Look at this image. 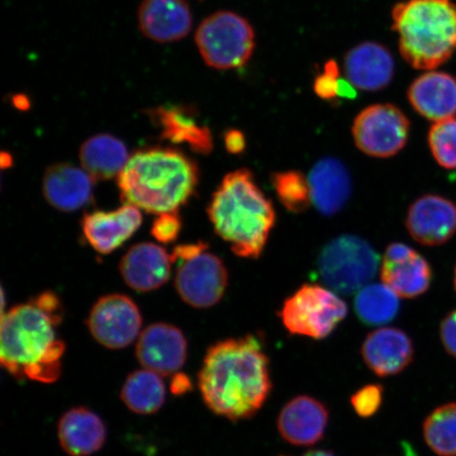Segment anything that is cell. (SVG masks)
Instances as JSON below:
<instances>
[{
    "label": "cell",
    "instance_id": "36",
    "mask_svg": "<svg viewBox=\"0 0 456 456\" xmlns=\"http://www.w3.org/2000/svg\"><path fill=\"white\" fill-rule=\"evenodd\" d=\"M208 248V244L203 242L178 245V247L175 248L174 252L171 253V256H173L174 264L176 261L183 262L195 258L196 256L203 253Z\"/></svg>",
    "mask_w": 456,
    "mask_h": 456
},
{
    "label": "cell",
    "instance_id": "20",
    "mask_svg": "<svg viewBox=\"0 0 456 456\" xmlns=\"http://www.w3.org/2000/svg\"><path fill=\"white\" fill-rule=\"evenodd\" d=\"M174 265L173 256L155 243H139L130 248L119 265L124 281L138 292L161 288L167 283Z\"/></svg>",
    "mask_w": 456,
    "mask_h": 456
},
{
    "label": "cell",
    "instance_id": "29",
    "mask_svg": "<svg viewBox=\"0 0 456 456\" xmlns=\"http://www.w3.org/2000/svg\"><path fill=\"white\" fill-rule=\"evenodd\" d=\"M425 442L437 455L456 456V403L438 407L425 420Z\"/></svg>",
    "mask_w": 456,
    "mask_h": 456
},
{
    "label": "cell",
    "instance_id": "22",
    "mask_svg": "<svg viewBox=\"0 0 456 456\" xmlns=\"http://www.w3.org/2000/svg\"><path fill=\"white\" fill-rule=\"evenodd\" d=\"M307 179L312 202L319 213L330 216L345 208L352 193V179L349 170L339 159H319Z\"/></svg>",
    "mask_w": 456,
    "mask_h": 456
},
{
    "label": "cell",
    "instance_id": "32",
    "mask_svg": "<svg viewBox=\"0 0 456 456\" xmlns=\"http://www.w3.org/2000/svg\"><path fill=\"white\" fill-rule=\"evenodd\" d=\"M384 387L368 385L358 390L351 398L353 409L361 418L367 419L379 411L383 403Z\"/></svg>",
    "mask_w": 456,
    "mask_h": 456
},
{
    "label": "cell",
    "instance_id": "17",
    "mask_svg": "<svg viewBox=\"0 0 456 456\" xmlns=\"http://www.w3.org/2000/svg\"><path fill=\"white\" fill-rule=\"evenodd\" d=\"M362 356L369 369L380 378L396 375L412 362L413 342L402 330L381 328L364 339Z\"/></svg>",
    "mask_w": 456,
    "mask_h": 456
},
{
    "label": "cell",
    "instance_id": "31",
    "mask_svg": "<svg viewBox=\"0 0 456 456\" xmlns=\"http://www.w3.org/2000/svg\"><path fill=\"white\" fill-rule=\"evenodd\" d=\"M436 161L446 169H456V118H450L432 125L428 134Z\"/></svg>",
    "mask_w": 456,
    "mask_h": 456
},
{
    "label": "cell",
    "instance_id": "23",
    "mask_svg": "<svg viewBox=\"0 0 456 456\" xmlns=\"http://www.w3.org/2000/svg\"><path fill=\"white\" fill-rule=\"evenodd\" d=\"M416 112L438 122L456 114V78L452 74L429 71L416 78L408 90Z\"/></svg>",
    "mask_w": 456,
    "mask_h": 456
},
{
    "label": "cell",
    "instance_id": "4",
    "mask_svg": "<svg viewBox=\"0 0 456 456\" xmlns=\"http://www.w3.org/2000/svg\"><path fill=\"white\" fill-rule=\"evenodd\" d=\"M198 181L197 164L168 148L135 152L118 176L125 204L158 216L178 212L195 192Z\"/></svg>",
    "mask_w": 456,
    "mask_h": 456
},
{
    "label": "cell",
    "instance_id": "25",
    "mask_svg": "<svg viewBox=\"0 0 456 456\" xmlns=\"http://www.w3.org/2000/svg\"><path fill=\"white\" fill-rule=\"evenodd\" d=\"M57 435L68 455L89 456L104 446L106 427L89 409L73 408L61 416Z\"/></svg>",
    "mask_w": 456,
    "mask_h": 456
},
{
    "label": "cell",
    "instance_id": "26",
    "mask_svg": "<svg viewBox=\"0 0 456 456\" xmlns=\"http://www.w3.org/2000/svg\"><path fill=\"white\" fill-rule=\"evenodd\" d=\"M129 158L124 142L110 134L91 136L79 150L82 168L94 180H110L118 176Z\"/></svg>",
    "mask_w": 456,
    "mask_h": 456
},
{
    "label": "cell",
    "instance_id": "21",
    "mask_svg": "<svg viewBox=\"0 0 456 456\" xmlns=\"http://www.w3.org/2000/svg\"><path fill=\"white\" fill-rule=\"evenodd\" d=\"M395 59L385 45L367 42L355 45L345 57L346 79L357 89L379 91L395 77Z\"/></svg>",
    "mask_w": 456,
    "mask_h": 456
},
{
    "label": "cell",
    "instance_id": "38",
    "mask_svg": "<svg viewBox=\"0 0 456 456\" xmlns=\"http://www.w3.org/2000/svg\"><path fill=\"white\" fill-rule=\"evenodd\" d=\"M191 385L190 379L183 374H176L171 384V390L175 395H183L188 389H191Z\"/></svg>",
    "mask_w": 456,
    "mask_h": 456
},
{
    "label": "cell",
    "instance_id": "27",
    "mask_svg": "<svg viewBox=\"0 0 456 456\" xmlns=\"http://www.w3.org/2000/svg\"><path fill=\"white\" fill-rule=\"evenodd\" d=\"M167 390L161 375L142 368L131 373L122 387L125 406L136 414L147 415L162 408Z\"/></svg>",
    "mask_w": 456,
    "mask_h": 456
},
{
    "label": "cell",
    "instance_id": "5",
    "mask_svg": "<svg viewBox=\"0 0 456 456\" xmlns=\"http://www.w3.org/2000/svg\"><path fill=\"white\" fill-rule=\"evenodd\" d=\"M399 53L410 66L433 70L456 53V4L452 0H406L392 10Z\"/></svg>",
    "mask_w": 456,
    "mask_h": 456
},
{
    "label": "cell",
    "instance_id": "42",
    "mask_svg": "<svg viewBox=\"0 0 456 456\" xmlns=\"http://www.w3.org/2000/svg\"><path fill=\"white\" fill-rule=\"evenodd\" d=\"M11 163H12V158H11L9 153L3 152L2 153V165H3V167H10Z\"/></svg>",
    "mask_w": 456,
    "mask_h": 456
},
{
    "label": "cell",
    "instance_id": "9",
    "mask_svg": "<svg viewBox=\"0 0 456 456\" xmlns=\"http://www.w3.org/2000/svg\"><path fill=\"white\" fill-rule=\"evenodd\" d=\"M352 134L358 150L366 155L391 158L407 145L410 121L395 105H370L357 114Z\"/></svg>",
    "mask_w": 456,
    "mask_h": 456
},
{
    "label": "cell",
    "instance_id": "1",
    "mask_svg": "<svg viewBox=\"0 0 456 456\" xmlns=\"http://www.w3.org/2000/svg\"><path fill=\"white\" fill-rule=\"evenodd\" d=\"M199 389L212 411L233 421L253 418L272 391L270 359L255 335L216 342L205 355Z\"/></svg>",
    "mask_w": 456,
    "mask_h": 456
},
{
    "label": "cell",
    "instance_id": "39",
    "mask_svg": "<svg viewBox=\"0 0 456 456\" xmlns=\"http://www.w3.org/2000/svg\"><path fill=\"white\" fill-rule=\"evenodd\" d=\"M357 96L356 87L349 79L340 78L338 88V98L355 99Z\"/></svg>",
    "mask_w": 456,
    "mask_h": 456
},
{
    "label": "cell",
    "instance_id": "3",
    "mask_svg": "<svg viewBox=\"0 0 456 456\" xmlns=\"http://www.w3.org/2000/svg\"><path fill=\"white\" fill-rule=\"evenodd\" d=\"M208 213L216 235L242 258H259L276 222L271 200L245 168L224 176L214 192Z\"/></svg>",
    "mask_w": 456,
    "mask_h": 456
},
{
    "label": "cell",
    "instance_id": "40",
    "mask_svg": "<svg viewBox=\"0 0 456 456\" xmlns=\"http://www.w3.org/2000/svg\"><path fill=\"white\" fill-rule=\"evenodd\" d=\"M13 104L17 110H26L30 106V102H28L26 95L17 94L13 98Z\"/></svg>",
    "mask_w": 456,
    "mask_h": 456
},
{
    "label": "cell",
    "instance_id": "19",
    "mask_svg": "<svg viewBox=\"0 0 456 456\" xmlns=\"http://www.w3.org/2000/svg\"><path fill=\"white\" fill-rule=\"evenodd\" d=\"M141 209L131 204L113 212H94L84 216L82 228L85 238L96 252L110 254L139 230Z\"/></svg>",
    "mask_w": 456,
    "mask_h": 456
},
{
    "label": "cell",
    "instance_id": "28",
    "mask_svg": "<svg viewBox=\"0 0 456 456\" xmlns=\"http://www.w3.org/2000/svg\"><path fill=\"white\" fill-rule=\"evenodd\" d=\"M354 306L359 321L378 327L395 319L401 304L399 296L385 283H370L358 290Z\"/></svg>",
    "mask_w": 456,
    "mask_h": 456
},
{
    "label": "cell",
    "instance_id": "41",
    "mask_svg": "<svg viewBox=\"0 0 456 456\" xmlns=\"http://www.w3.org/2000/svg\"><path fill=\"white\" fill-rule=\"evenodd\" d=\"M302 456H335L330 452H326V450H311V452H307L305 454Z\"/></svg>",
    "mask_w": 456,
    "mask_h": 456
},
{
    "label": "cell",
    "instance_id": "37",
    "mask_svg": "<svg viewBox=\"0 0 456 456\" xmlns=\"http://www.w3.org/2000/svg\"><path fill=\"white\" fill-rule=\"evenodd\" d=\"M224 145L226 151L232 155H240L247 147V141L240 130L231 129L226 131L224 135Z\"/></svg>",
    "mask_w": 456,
    "mask_h": 456
},
{
    "label": "cell",
    "instance_id": "6",
    "mask_svg": "<svg viewBox=\"0 0 456 456\" xmlns=\"http://www.w3.org/2000/svg\"><path fill=\"white\" fill-rule=\"evenodd\" d=\"M196 44L205 64L216 70H232L248 64L256 36L247 19L231 11H218L199 26Z\"/></svg>",
    "mask_w": 456,
    "mask_h": 456
},
{
    "label": "cell",
    "instance_id": "24",
    "mask_svg": "<svg viewBox=\"0 0 456 456\" xmlns=\"http://www.w3.org/2000/svg\"><path fill=\"white\" fill-rule=\"evenodd\" d=\"M152 121L161 127V135L175 144H187L192 151L208 155L213 151V135L207 126L197 122L195 111L185 106L158 107L148 111Z\"/></svg>",
    "mask_w": 456,
    "mask_h": 456
},
{
    "label": "cell",
    "instance_id": "43",
    "mask_svg": "<svg viewBox=\"0 0 456 456\" xmlns=\"http://www.w3.org/2000/svg\"><path fill=\"white\" fill-rule=\"evenodd\" d=\"M454 283H455V288H456V269H455V275H454Z\"/></svg>",
    "mask_w": 456,
    "mask_h": 456
},
{
    "label": "cell",
    "instance_id": "15",
    "mask_svg": "<svg viewBox=\"0 0 456 456\" xmlns=\"http://www.w3.org/2000/svg\"><path fill=\"white\" fill-rule=\"evenodd\" d=\"M329 410L318 399L296 396L285 404L278 416L277 427L285 442L294 446H313L326 433Z\"/></svg>",
    "mask_w": 456,
    "mask_h": 456
},
{
    "label": "cell",
    "instance_id": "8",
    "mask_svg": "<svg viewBox=\"0 0 456 456\" xmlns=\"http://www.w3.org/2000/svg\"><path fill=\"white\" fill-rule=\"evenodd\" d=\"M347 315V306L334 290L304 284L285 299L279 317L290 334L324 339Z\"/></svg>",
    "mask_w": 456,
    "mask_h": 456
},
{
    "label": "cell",
    "instance_id": "13",
    "mask_svg": "<svg viewBox=\"0 0 456 456\" xmlns=\"http://www.w3.org/2000/svg\"><path fill=\"white\" fill-rule=\"evenodd\" d=\"M135 354L142 368L168 376L184 366L187 342L178 328L153 323L140 334Z\"/></svg>",
    "mask_w": 456,
    "mask_h": 456
},
{
    "label": "cell",
    "instance_id": "12",
    "mask_svg": "<svg viewBox=\"0 0 456 456\" xmlns=\"http://www.w3.org/2000/svg\"><path fill=\"white\" fill-rule=\"evenodd\" d=\"M380 277L399 297L416 298L429 289L432 270L429 262L414 248L395 242L386 249Z\"/></svg>",
    "mask_w": 456,
    "mask_h": 456
},
{
    "label": "cell",
    "instance_id": "11",
    "mask_svg": "<svg viewBox=\"0 0 456 456\" xmlns=\"http://www.w3.org/2000/svg\"><path fill=\"white\" fill-rule=\"evenodd\" d=\"M228 283L226 267L218 256L204 250L181 262L175 273L176 292L185 304L208 309L224 298Z\"/></svg>",
    "mask_w": 456,
    "mask_h": 456
},
{
    "label": "cell",
    "instance_id": "16",
    "mask_svg": "<svg viewBox=\"0 0 456 456\" xmlns=\"http://www.w3.org/2000/svg\"><path fill=\"white\" fill-rule=\"evenodd\" d=\"M138 21L142 36L167 44L181 41L190 34L192 14L186 0H142Z\"/></svg>",
    "mask_w": 456,
    "mask_h": 456
},
{
    "label": "cell",
    "instance_id": "33",
    "mask_svg": "<svg viewBox=\"0 0 456 456\" xmlns=\"http://www.w3.org/2000/svg\"><path fill=\"white\" fill-rule=\"evenodd\" d=\"M340 70L338 62L330 60L324 64L323 72L314 82V91L324 101L338 98Z\"/></svg>",
    "mask_w": 456,
    "mask_h": 456
},
{
    "label": "cell",
    "instance_id": "18",
    "mask_svg": "<svg viewBox=\"0 0 456 456\" xmlns=\"http://www.w3.org/2000/svg\"><path fill=\"white\" fill-rule=\"evenodd\" d=\"M94 181L84 168L54 164L44 175L43 195L55 209L76 212L93 201Z\"/></svg>",
    "mask_w": 456,
    "mask_h": 456
},
{
    "label": "cell",
    "instance_id": "2",
    "mask_svg": "<svg viewBox=\"0 0 456 456\" xmlns=\"http://www.w3.org/2000/svg\"><path fill=\"white\" fill-rule=\"evenodd\" d=\"M61 318L60 299L51 292L3 314L0 327L3 366L16 379L45 384L59 379L65 353L64 342L56 335Z\"/></svg>",
    "mask_w": 456,
    "mask_h": 456
},
{
    "label": "cell",
    "instance_id": "30",
    "mask_svg": "<svg viewBox=\"0 0 456 456\" xmlns=\"http://www.w3.org/2000/svg\"><path fill=\"white\" fill-rule=\"evenodd\" d=\"M272 184L279 201L293 214L309 209L312 202L309 179L299 170L278 171L272 175Z\"/></svg>",
    "mask_w": 456,
    "mask_h": 456
},
{
    "label": "cell",
    "instance_id": "34",
    "mask_svg": "<svg viewBox=\"0 0 456 456\" xmlns=\"http://www.w3.org/2000/svg\"><path fill=\"white\" fill-rule=\"evenodd\" d=\"M181 227L178 212L162 214L153 222L151 233L159 242L169 243L178 238Z\"/></svg>",
    "mask_w": 456,
    "mask_h": 456
},
{
    "label": "cell",
    "instance_id": "35",
    "mask_svg": "<svg viewBox=\"0 0 456 456\" xmlns=\"http://www.w3.org/2000/svg\"><path fill=\"white\" fill-rule=\"evenodd\" d=\"M440 332L444 349L456 358V310L450 312L444 318Z\"/></svg>",
    "mask_w": 456,
    "mask_h": 456
},
{
    "label": "cell",
    "instance_id": "10",
    "mask_svg": "<svg viewBox=\"0 0 456 456\" xmlns=\"http://www.w3.org/2000/svg\"><path fill=\"white\" fill-rule=\"evenodd\" d=\"M87 323L100 345L118 350L139 338L142 317L139 307L127 296L111 294L95 302Z\"/></svg>",
    "mask_w": 456,
    "mask_h": 456
},
{
    "label": "cell",
    "instance_id": "14",
    "mask_svg": "<svg viewBox=\"0 0 456 456\" xmlns=\"http://www.w3.org/2000/svg\"><path fill=\"white\" fill-rule=\"evenodd\" d=\"M407 230L414 239L427 247L446 243L456 232V208L448 199L426 195L410 207Z\"/></svg>",
    "mask_w": 456,
    "mask_h": 456
},
{
    "label": "cell",
    "instance_id": "7",
    "mask_svg": "<svg viewBox=\"0 0 456 456\" xmlns=\"http://www.w3.org/2000/svg\"><path fill=\"white\" fill-rule=\"evenodd\" d=\"M379 256L364 239L344 235L330 240L318 258L322 281L335 293H357L375 277Z\"/></svg>",
    "mask_w": 456,
    "mask_h": 456
}]
</instances>
